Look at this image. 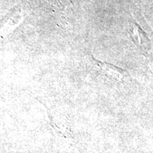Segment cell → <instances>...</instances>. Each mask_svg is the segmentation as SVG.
Wrapping results in <instances>:
<instances>
[{"label": "cell", "mask_w": 153, "mask_h": 153, "mask_svg": "<svg viewBox=\"0 0 153 153\" xmlns=\"http://www.w3.org/2000/svg\"><path fill=\"white\" fill-rule=\"evenodd\" d=\"M92 60L94 62L96 65L98 67L100 71L111 79L118 82H123L127 81L130 77L128 72L123 69L118 68L111 63L99 61L94 58H92Z\"/></svg>", "instance_id": "6da1fadb"}, {"label": "cell", "mask_w": 153, "mask_h": 153, "mask_svg": "<svg viewBox=\"0 0 153 153\" xmlns=\"http://www.w3.org/2000/svg\"><path fill=\"white\" fill-rule=\"evenodd\" d=\"M130 33H131V36L134 41L135 45H137V46H140L142 48L144 46V43L145 44V41H144V38H145V36H143L144 35L143 32L141 30L140 28L138 26H137L136 24H135L133 26V27L132 28V29L130 31Z\"/></svg>", "instance_id": "7a4b0ae2"}]
</instances>
